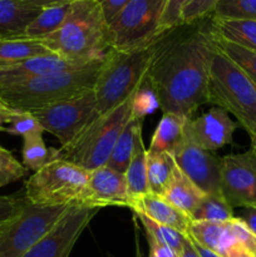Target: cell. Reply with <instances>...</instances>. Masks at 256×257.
I'll list each match as a JSON object with an SVG mask.
<instances>
[{
  "label": "cell",
  "instance_id": "cell-36",
  "mask_svg": "<svg viewBox=\"0 0 256 257\" xmlns=\"http://www.w3.org/2000/svg\"><path fill=\"white\" fill-rule=\"evenodd\" d=\"M218 0H190L181 13V25L193 24L213 14Z\"/></svg>",
  "mask_w": 256,
  "mask_h": 257
},
{
  "label": "cell",
  "instance_id": "cell-12",
  "mask_svg": "<svg viewBox=\"0 0 256 257\" xmlns=\"http://www.w3.org/2000/svg\"><path fill=\"white\" fill-rule=\"evenodd\" d=\"M221 193L235 208H256V151L221 158Z\"/></svg>",
  "mask_w": 256,
  "mask_h": 257
},
{
  "label": "cell",
  "instance_id": "cell-8",
  "mask_svg": "<svg viewBox=\"0 0 256 257\" xmlns=\"http://www.w3.org/2000/svg\"><path fill=\"white\" fill-rule=\"evenodd\" d=\"M167 0H130L108 23L110 49L130 50L147 47L166 34L162 18Z\"/></svg>",
  "mask_w": 256,
  "mask_h": 257
},
{
  "label": "cell",
  "instance_id": "cell-20",
  "mask_svg": "<svg viewBox=\"0 0 256 257\" xmlns=\"http://www.w3.org/2000/svg\"><path fill=\"white\" fill-rule=\"evenodd\" d=\"M142 124L143 119L131 118L130 122L125 124V127L120 132L105 166L120 173L125 172L135 153L137 152L141 146H143Z\"/></svg>",
  "mask_w": 256,
  "mask_h": 257
},
{
  "label": "cell",
  "instance_id": "cell-27",
  "mask_svg": "<svg viewBox=\"0 0 256 257\" xmlns=\"http://www.w3.org/2000/svg\"><path fill=\"white\" fill-rule=\"evenodd\" d=\"M62 157L60 150L47 147L43 140V133H34L23 138L22 158L23 166L28 171L42 170L44 166Z\"/></svg>",
  "mask_w": 256,
  "mask_h": 257
},
{
  "label": "cell",
  "instance_id": "cell-25",
  "mask_svg": "<svg viewBox=\"0 0 256 257\" xmlns=\"http://www.w3.org/2000/svg\"><path fill=\"white\" fill-rule=\"evenodd\" d=\"M146 162H147L150 192L162 196L177 170L175 158L170 153L155 152V151L147 150Z\"/></svg>",
  "mask_w": 256,
  "mask_h": 257
},
{
  "label": "cell",
  "instance_id": "cell-11",
  "mask_svg": "<svg viewBox=\"0 0 256 257\" xmlns=\"http://www.w3.org/2000/svg\"><path fill=\"white\" fill-rule=\"evenodd\" d=\"M95 107L94 90L89 89L69 99L42 108L33 114L39 120L44 132L55 136L63 148L72 143L94 120Z\"/></svg>",
  "mask_w": 256,
  "mask_h": 257
},
{
  "label": "cell",
  "instance_id": "cell-33",
  "mask_svg": "<svg viewBox=\"0 0 256 257\" xmlns=\"http://www.w3.org/2000/svg\"><path fill=\"white\" fill-rule=\"evenodd\" d=\"M4 132L25 138L34 133H44V130L33 113L10 109L5 122Z\"/></svg>",
  "mask_w": 256,
  "mask_h": 257
},
{
  "label": "cell",
  "instance_id": "cell-7",
  "mask_svg": "<svg viewBox=\"0 0 256 257\" xmlns=\"http://www.w3.org/2000/svg\"><path fill=\"white\" fill-rule=\"evenodd\" d=\"M89 171L63 158L48 163L25 182V200L34 205H85Z\"/></svg>",
  "mask_w": 256,
  "mask_h": 257
},
{
  "label": "cell",
  "instance_id": "cell-38",
  "mask_svg": "<svg viewBox=\"0 0 256 257\" xmlns=\"http://www.w3.org/2000/svg\"><path fill=\"white\" fill-rule=\"evenodd\" d=\"M190 0H167L162 18V30L167 33L181 25V13Z\"/></svg>",
  "mask_w": 256,
  "mask_h": 257
},
{
  "label": "cell",
  "instance_id": "cell-16",
  "mask_svg": "<svg viewBox=\"0 0 256 257\" xmlns=\"http://www.w3.org/2000/svg\"><path fill=\"white\" fill-rule=\"evenodd\" d=\"M130 200L124 173L118 172L108 166L89 171L85 205L99 208L105 206L128 207Z\"/></svg>",
  "mask_w": 256,
  "mask_h": 257
},
{
  "label": "cell",
  "instance_id": "cell-39",
  "mask_svg": "<svg viewBox=\"0 0 256 257\" xmlns=\"http://www.w3.org/2000/svg\"><path fill=\"white\" fill-rule=\"evenodd\" d=\"M95 2L100 5L105 20L109 23L130 0H95Z\"/></svg>",
  "mask_w": 256,
  "mask_h": 257
},
{
  "label": "cell",
  "instance_id": "cell-23",
  "mask_svg": "<svg viewBox=\"0 0 256 257\" xmlns=\"http://www.w3.org/2000/svg\"><path fill=\"white\" fill-rule=\"evenodd\" d=\"M162 196L168 202H171L173 206L180 208L181 211L187 213L191 217V215L195 212L196 207L203 200L206 193H203L177 167L172 180L168 183L167 188H166Z\"/></svg>",
  "mask_w": 256,
  "mask_h": 257
},
{
  "label": "cell",
  "instance_id": "cell-46",
  "mask_svg": "<svg viewBox=\"0 0 256 257\" xmlns=\"http://www.w3.org/2000/svg\"><path fill=\"white\" fill-rule=\"evenodd\" d=\"M251 143H252V147H251V148H252V150H255V151H256V140L253 141V142H251Z\"/></svg>",
  "mask_w": 256,
  "mask_h": 257
},
{
  "label": "cell",
  "instance_id": "cell-14",
  "mask_svg": "<svg viewBox=\"0 0 256 257\" xmlns=\"http://www.w3.org/2000/svg\"><path fill=\"white\" fill-rule=\"evenodd\" d=\"M181 172L187 176L206 195L221 193V158L205 150L185 136V140L173 153Z\"/></svg>",
  "mask_w": 256,
  "mask_h": 257
},
{
  "label": "cell",
  "instance_id": "cell-2",
  "mask_svg": "<svg viewBox=\"0 0 256 257\" xmlns=\"http://www.w3.org/2000/svg\"><path fill=\"white\" fill-rule=\"evenodd\" d=\"M40 42L53 54L80 63L103 59L110 49L108 23L95 0L73 2L62 27Z\"/></svg>",
  "mask_w": 256,
  "mask_h": 257
},
{
  "label": "cell",
  "instance_id": "cell-1",
  "mask_svg": "<svg viewBox=\"0 0 256 257\" xmlns=\"http://www.w3.org/2000/svg\"><path fill=\"white\" fill-rule=\"evenodd\" d=\"M212 15L168 30L158 42V49L148 72V82L163 113L191 118L198 107L208 103V79L216 52Z\"/></svg>",
  "mask_w": 256,
  "mask_h": 257
},
{
  "label": "cell",
  "instance_id": "cell-30",
  "mask_svg": "<svg viewBox=\"0 0 256 257\" xmlns=\"http://www.w3.org/2000/svg\"><path fill=\"white\" fill-rule=\"evenodd\" d=\"M235 217L233 208L222 195H206L191 215L192 221L223 222Z\"/></svg>",
  "mask_w": 256,
  "mask_h": 257
},
{
  "label": "cell",
  "instance_id": "cell-41",
  "mask_svg": "<svg viewBox=\"0 0 256 257\" xmlns=\"http://www.w3.org/2000/svg\"><path fill=\"white\" fill-rule=\"evenodd\" d=\"M237 217H240L248 226V228L252 231L253 235L256 236V208H241Z\"/></svg>",
  "mask_w": 256,
  "mask_h": 257
},
{
  "label": "cell",
  "instance_id": "cell-40",
  "mask_svg": "<svg viewBox=\"0 0 256 257\" xmlns=\"http://www.w3.org/2000/svg\"><path fill=\"white\" fill-rule=\"evenodd\" d=\"M150 245V256L148 257H178L171 248L160 245L152 240H147Z\"/></svg>",
  "mask_w": 256,
  "mask_h": 257
},
{
  "label": "cell",
  "instance_id": "cell-10",
  "mask_svg": "<svg viewBox=\"0 0 256 257\" xmlns=\"http://www.w3.org/2000/svg\"><path fill=\"white\" fill-rule=\"evenodd\" d=\"M188 237L217 257H256V236L237 216L223 222L191 221Z\"/></svg>",
  "mask_w": 256,
  "mask_h": 257
},
{
  "label": "cell",
  "instance_id": "cell-32",
  "mask_svg": "<svg viewBox=\"0 0 256 257\" xmlns=\"http://www.w3.org/2000/svg\"><path fill=\"white\" fill-rule=\"evenodd\" d=\"M212 22V20H211ZM213 32V30H212ZM213 37H215L216 45L232 60L233 63L238 65L251 79H253L256 82V52L252 50H248L246 48L240 47L237 44H233V43L227 42V40H223L221 38L216 37L215 33H213Z\"/></svg>",
  "mask_w": 256,
  "mask_h": 257
},
{
  "label": "cell",
  "instance_id": "cell-24",
  "mask_svg": "<svg viewBox=\"0 0 256 257\" xmlns=\"http://www.w3.org/2000/svg\"><path fill=\"white\" fill-rule=\"evenodd\" d=\"M212 30L221 39L256 52V20L218 19L212 15Z\"/></svg>",
  "mask_w": 256,
  "mask_h": 257
},
{
  "label": "cell",
  "instance_id": "cell-3",
  "mask_svg": "<svg viewBox=\"0 0 256 257\" xmlns=\"http://www.w3.org/2000/svg\"><path fill=\"white\" fill-rule=\"evenodd\" d=\"M104 58L79 69L2 85L0 102L10 109L34 113L48 105L82 94L93 89Z\"/></svg>",
  "mask_w": 256,
  "mask_h": 257
},
{
  "label": "cell",
  "instance_id": "cell-29",
  "mask_svg": "<svg viewBox=\"0 0 256 257\" xmlns=\"http://www.w3.org/2000/svg\"><path fill=\"white\" fill-rule=\"evenodd\" d=\"M146 153H147V150H146L145 145L141 146L137 150V152L135 153L130 166H128V168L124 172L125 182H127L128 193H130L131 200L150 193Z\"/></svg>",
  "mask_w": 256,
  "mask_h": 257
},
{
  "label": "cell",
  "instance_id": "cell-37",
  "mask_svg": "<svg viewBox=\"0 0 256 257\" xmlns=\"http://www.w3.org/2000/svg\"><path fill=\"white\" fill-rule=\"evenodd\" d=\"M27 200L14 196H0V235L9 227L10 223L19 216Z\"/></svg>",
  "mask_w": 256,
  "mask_h": 257
},
{
  "label": "cell",
  "instance_id": "cell-22",
  "mask_svg": "<svg viewBox=\"0 0 256 257\" xmlns=\"http://www.w3.org/2000/svg\"><path fill=\"white\" fill-rule=\"evenodd\" d=\"M53 54L40 40L27 37H0V68L40 55Z\"/></svg>",
  "mask_w": 256,
  "mask_h": 257
},
{
  "label": "cell",
  "instance_id": "cell-35",
  "mask_svg": "<svg viewBox=\"0 0 256 257\" xmlns=\"http://www.w3.org/2000/svg\"><path fill=\"white\" fill-rule=\"evenodd\" d=\"M28 170L10 151L0 146V188L25 177Z\"/></svg>",
  "mask_w": 256,
  "mask_h": 257
},
{
  "label": "cell",
  "instance_id": "cell-34",
  "mask_svg": "<svg viewBox=\"0 0 256 257\" xmlns=\"http://www.w3.org/2000/svg\"><path fill=\"white\" fill-rule=\"evenodd\" d=\"M160 107L157 97L151 87L148 78L143 80L137 90L133 94L132 99V114L131 118L133 119H143L146 115L151 114Z\"/></svg>",
  "mask_w": 256,
  "mask_h": 257
},
{
  "label": "cell",
  "instance_id": "cell-42",
  "mask_svg": "<svg viewBox=\"0 0 256 257\" xmlns=\"http://www.w3.org/2000/svg\"><path fill=\"white\" fill-rule=\"evenodd\" d=\"M178 257H201L200 253H198L197 250H196L192 240H191L190 237L187 238V241H186L185 245H183L182 251H181Z\"/></svg>",
  "mask_w": 256,
  "mask_h": 257
},
{
  "label": "cell",
  "instance_id": "cell-15",
  "mask_svg": "<svg viewBox=\"0 0 256 257\" xmlns=\"http://www.w3.org/2000/svg\"><path fill=\"white\" fill-rule=\"evenodd\" d=\"M237 125L238 123L231 119L227 112L216 107L196 119L188 118L185 136L200 147L215 153L223 146L232 143Z\"/></svg>",
  "mask_w": 256,
  "mask_h": 257
},
{
  "label": "cell",
  "instance_id": "cell-26",
  "mask_svg": "<svg viewBox=\"0 0 256 257\" xmlns=\"http://www.w3.org/2000/svg\"><path fill=\"white\" fill-rule=\"evenodd\" d=\"M70 5H72V3L42 8L39 14L27 27L23 37L40 40L57 32L62 27L64 20L67 19Z\"/></svg>",
  "mask_w": 256,
  "mask_h": 257
},
{
  "label": "cell",
  "instance_id": "cell-31",
  "mask_svg": "<svg viewBox=\"0 0 256 257\" xmlns=\"http://www.w3.org/2000/svg\"><path fill=\"white\" fill-rule=\"evenodd\" d=\"M212 15L218 19L256 20V0H218Z\"/></svg>",
  "mask_w": 256,
  "mask_h": 257
},
{
  "label": "cell",
  "instance_id": "cell-19",
  "mask_svg": "<svg viewBox=\"0 0 256 257\" xmlns=\"http://www.w3.org/2000/svg\"><path fill=\"white\" fill-rule=\"evenodd\" d=\"M40 10L25 0H0V37H23Z\"/></svg>",
  "mask_w": 256,
  "mask_h": 257
},
{
  "label": "cell",
  "instance_id": "cell-45",
  "mask_svg": "<svg viewBox=\"0 0 256 257\" xmlns=\"http://www.w3.org/2000/svg\"><path fill=\"white\" fill-rule=\"evenodd\" d=\"M192 242H193V241H192ZM193 245H195L196 250H197V252L200 253L201 257H217L216 255H213L212 252H210V251H208V250H206V248L201 247V246L197 245V243L193 242Z\"/></svg>",
  "mask_w": 256,
  "mask_h": 257
},
{
  "label": "cell",
  "instance_id": "cell-43",
  "mask_svg": "<svg viewBox=\"0 0 256 257\" xmlns=\"http://www.w3.org/2000/svg\"><path fill=\"white\" fill-rule=\"evenodd\" d=\"M29 4L35 5L38 8H45L50 7V5H57V4H67V3L77 2V0H25Z\"/></svg>",
  "mask_w": 256,
  "mask_h": 257
},
{
  "label": "cell",
  "instance_id": "cell-13",
  "mask_svg": "<svg viewBox=\"0 0 256 257\" xmlns=\"http://www.w3.org/2000/svg\"><path fill=\"white\" fill-rule=\"evenodd\" d=\"M100 211L89 205H73L49 232L23 257H68L90 221Z\"/></svg>",
  "mask_w": 256,
  "mask_h": 257
},
{
  "label": "cell",
  "instance_id": "cell-6",
  "mask_svg": "<svg viewBox=\"0 0 256 257\" xmlns=\"http://www.w3.org/2000/svg\"><path fill=\"white\" fill-rule=\"evenodd\" d=\"M132 99L133 94L107 114L92 120L72 143L60 148V158L88 171L107 165L120 132L131 120Z\"/></svg>",
  "mask_w": 256,
  "mask_h": 257
},
{
  "label": "cell",
  "instance_id": "cell-44",
  "mask_svg": "<svg viewBox=\"0 0 256 257\" xmlns=\"http://www.w3.org/2000/svg\"><path fill=\"white\" fill-rule=\"evenodd\" d=\"M10 112V108H8L7 105L3 104L0 102V132H4V127H5V122H7L8 114Z\"/></svg>",
  "mask_w": 256,
  "mask_h": 257
},
{
  "label": "cell",
  "instance_id": "cell-28",
  "mask_svg": "<svg viewBox=\"0 0 256 257\" xmlns=\"http://www.w3.org/2000/svg\"><path fill=\"white\" fill-rule=\"evenodd\" d=\"M136 218L140 220L141 225L145 228V232L147 235V240H152L155 242L160 243V245L166 246V247L171 248L176 255H180L182 251L183 245L187 241L188 236L185 233L180 232V231L175 230L168 226L161 225V223L155 222L147 216H145L141 212H133Z\"/></svg>",
  "mask_w": 256,
  "mask_h": 257
},
{
  "label": "cell",
  "instance_id": "cell-4",
  "mask_svg": "<svg viewBox=\"0 0 256 257\" xmlns=\"http://www.w3.org/2000/svg\"><path fill=\"white\" fill-rule=\"evenodd\" d=\"M158 42L130 50L109 49L93 87L97 100L95 118L107 114L135 94L147 78Z\"/></svg>",
  "mask_w": 256,
  "mask_h": 257
},
{
  "label": "cell",
  "instance_id": "cell-21",
  "mask_svg": "<svg viewBox=\"0 0 256 257\" xmlns=\"http://www.w3.org/2000/svg\"><path fill=\"white\" fill-rule=\"evenodd\" d=\"M187 119L188 118L175 113H163L153 133L148 150L170 153L173 156L185 140V127Z\"/></svg>",
  "mask_w": 256,
  "mask_h": 257
},
{
  "label": "cell",
  "instance_id": "cell-18",
  "mask_svg": "<svg viewBox=\"0 0 256 257\" xmlns=\"http://www.w3.org/2000/svg\"><path fill=\"white\" fill-rule=\"evenodd\" d=\"M128 208H131L133 212L143 213L155 222L175 228L188 236V227L192 221L191 217L168 202L163 196L151 192L140 196L130 201Z\"/></svg>",
  "mask_w": 256,
  "mask_h": 257
},
{
  "label": "cell",
  "instance_id": "cell-5",
  "mask_svg": "<svg viewBox=\"0 0 256 257\" xmlns=\"http://www.w3.org/2000/svg\"><path fill=\"white\" fill-rule=\"evenodd\" d=\"M208 103L232 114L251 142L256 140V82L217 45L208 79Z\"/></svg>",
  "mask_w": 256,
  "mask_h": 257
},
{
  "label": "cell",
  "instance_id": "cell-9",
  "mask_svg": "<svg viewBox=\"0 0 256 257\" xmlns=\"http://www.w3.org/2000/svg\"><path fill=\"white\" fill-rule=\"evenodd\" d=\"M73 205H34L24 208L0 235V257H23L34 247Z\"/></svg>",
  "mask_w": 256,
  "mask_h": 257
},
{
  "label": "cell",
  "instance_id": "cell-17",
  "mask_svg": "<svg viewBox=\"0 0 256 257\" xmlns=\"http://www.w3.org/2000/svg\"><path fill=\"white\" fill-rule=\"evenodd\" d=\"M88 64L90 63L73 62V60H68L57 54L30 58V59L18 63L15 65L0 68V87L13 84V83L24 82V80L43 77L47 74H53V73L79 69Z\"/></svg>",
  "mask_w": 256,
  "mask_h": 257
}]
</instances>
